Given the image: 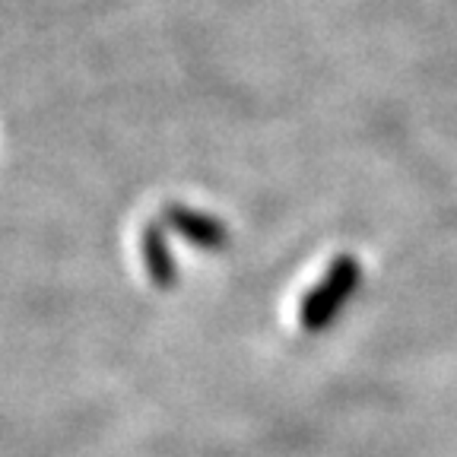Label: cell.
Returning <instances> with one entry per match:
<instances>
[{
  "mask_svg": "<svg viewBox=\"0 0 457 457\" xmlns=\"http://www.w3.org/2000/svg\"><path fill=\"white\" fill-rule=\"evenodd\" d=\"M350 289H353V273H346V277H334L328 286H321V289L308 299V305L302 308V321H305L312 330L324 328V324L334 318V312L340 308V302L346 299Z\"/></svg>",
  "mask_w": 457,
  "mask_h": 457,
  "instance_id": "1",
  "label": "cell"
}]
</instances>
